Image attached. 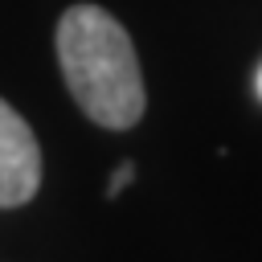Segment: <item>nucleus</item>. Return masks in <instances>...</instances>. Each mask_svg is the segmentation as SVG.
<instances>
[{
  "instance_id": "nucleus-1",
  "label": "nucleus",
  "mask_w": 262,
  "mask_h": 262,
  "mask_svg": "<svg viewBox=\"0 0 262 262\" xmlns=\"http://www.w3.org/2000/svg\"><path fill=\"white\" fill-rule=\"evenodd\" d=\"M57 66L78 111L106 127L127 131L147 111L143 70L131 45V33L98 4H70L53 33Z\"/></svg>"
},
{
  "instance_id": "nucleus-2",
  "label": "nucleus",
  "mask_w": 262,
  "mask_h": 262,
  "mask_svg": "<svg viewBox=\"0 0 262 262\" xmlns=\"http://www.w3.org/2000/svg\"><path fill=\"white\" fill-rule=\"evenodd\" d=\"M41 188V143L33 127L0 98V209H20Z\"/></svg>"
},
{
  "instance_id": "nucleus-3",
  "label": "nucleus",
  "mask_w": 262,
  "mask_h": 262,
  "mask_svg": "<svg viewBox=\"0 0 262 262\" xmlns=\"http://www.w3.org/2000/svg\"><path fill=\"white\" fill-rule=\"evenodd\" d=\"M127 180H131V164H127V168H119V176L111 180V192H119V188H123Z\"/></svg>"
},
{
  "instance_id": "nucleus-4",
  "label": "nucleus",
  "mask_w": 262,
  "mask_h": 262,
  "mask_svg": "<svg viewBox=\"0 0 262 262\" xmlns=\"http://www.w3.org/2000/svg\"><path fill=\"white\" fill-rule=\"evenodd\" d=\"M258 94H262V70H258Z\"/></svg>"
}]
</instances>
